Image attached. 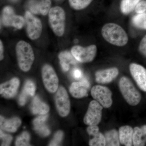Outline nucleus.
<instances>
[{"instance_id":"1","label":"nucleus","mask_w":146,"mask_h":146,"mask_svg":"<svg viewBox=\"0 0 146 146\" xmlns=\"http://www.w3.org/2000/svg\"><path fill=\"white\" fill-rule=\"evenodd\" d=\"M101 34L106 42L117 46H124L128 42V36L125 30L115 23L104 25L102 28Z\"/></svg>"},{"instance_id":"2","label":"nucleus","mask_w":146,"mask_h":146,"mask_svg":"<svg viewBox=\"0 0 146 146\" xmlns=\"http://www.w3.org/2000/svg\"><path fill=\"white\" fill-rule=\"evenodd\" d=\"M16 52L18 66L21 70L27 72L31 69L35 60V55L31 45L23 40L16 44Z\"/></svg>"},{"instance_id":"3","label":"nucleus","mask_w":146,"mask_h":146,"mask_svg":"<svg viewBox=\"0 0 146 146\" xmlns=\"http://www.w3.org/2000/svg\"><path fill=\"white\" fill-rule=\"evenodd\" d=\"M49 24L56 36H62L65 33L66 14L64 9L59 6L51 7L48 14Z\"/></svg>"},{"instance_id":"4","label":"nucleus","mask_w":146,"mask_h":146,"mask_svg":"<svg viewBox=\"0 0 146 146\" xmlns=\"http://www.w3.org/2000/svg\"><path fill=\"white\" fill-rule=\"evenodd\" d=\"M119 86L123 97L129 104L135 106L141 102V94L129 78L122 77L119 81Z\"/></svg>"},{"instance_id":"5","label":"nucleus","mask_w":146,"mask_h":146,"mask_svg":"<svg viewBox=\"0 0 146 146\" xmlns=\"http://www.w3.org/2000/svg\"><path fill=\"white\" fill-rule=\"evenodd\" d=\"M24 18L28 37L32 40L39 39L42 35L43 26L41 20L29 11L25 13Z\"/></svg>"},{"instance_id":"6","label":"nucleus","mask_w":146,"mask_h":146,"mask_svg":"<svg viewBox=\"0 0 146 146\" xmlns=\"http://www.w3.org/2000/svg\"><path fill=\"white\" fill-rule=\"evenodd\" d=\"M71 54L75 59L82 63H89L93 61L96 56L97 47L92 44L84 47L76 45L72 48Z\"/></svg>"},{"instance_id":"7","label":"nucleus","mask_w":146,"mask_h":146,"mask_svg":"<svg viewBox=\"0 0 146 146\" xmlns=\"http://www.w3.org/2000/svg\"><path fill=\"white\" fill-rule=\"evenodd\" d=\"M1 22L4 26L21 29L25 25V18L16 15L13 8L9 6L4 7L2 11Z\"/></svg>"},{"instance_id":"8","label":"nucleus","mask_w":146,"mask_h":146,"mask_svg":"<svg viewBox=\"0 0 146 146\" xmlns=\"http://www.w3.org/2000/svg\"><path fill=\"white\" fill-rule=\"evenodd\" d=\"M42 76L47 91L52 94L56 92L58 88L59 80L52 66L47 64L44 65L42 69Z\"/></svg>"},{"instance_id":"9","label":"nucleus","mask_w":146,"mask_h":146,"mask_svg":"<svg viewBox=\"0 0 146 146\" xmlns=\"http://www.w3.org/2000/svg\"><path fill=\"white\" fill-rule=\"evenodd\" d=\"M56 107L59 115L62 117L68 116L70 111V101L66 89L63 86L58 87L55 96Z\"/></svg>"},{"instance_id":"10","label":"nucleus","mask_w":146,"mask_h":146,"mask_svg":"<svg viewBox=\"0 0 146 146\" xmlns=\"http://www.w3.org/2000/svg\"><path fill=\"white\" fill-rule=\"evenodd\" d=\"M92 97L104 108H109L112 104V93L106 86L96 85L91 89Z\"/></svg>"},{"instance_id":"11","label":"nucleus","mask_w":146,"mask_h":146,"mask_svg":"<svg viewBox=\"0 0 146 146\" xmlns=\"http://www.w3.org/2000/svg\"><path fill=\"white\" fill-rule=\"evenodd\" d=\"M103 106L96 100L91 102L84 118V122L89 126L97 125L101 121Z\"/></svg>"},{"instance_id":"12","label":"nucleus","mask_w":146,"mask_h":146,"mask_svg":"<svg viewBox=\"0 0 146 146\" xmlns=\"http://www.w3.org/2000/svg\"><path fill=\"white\" fill-rule=\"evenodd\" d=\"M131 74L138 87L146 92V69L142 65L131 63L129 66Z\"/></svg>"},{"instance_id":"13","label":"nucleus","mask_w":146,"mask_h":146,"mask_svg":"<svg viewBox=\"0 0 146 146\" xmlns=\"http://www.w3.org/2000/svg\"><path fill=\"white\" fill-rule=\"evenodd\" d=\"M51 6V0H30L28 3L29 11L33 14L46 16Z\"/></svg>"},{"instance_id":"14","label":"nucleus","mask_w":146,"mask_h":146,"mask_svg":"<svg viewBox=\"0 0 146 146\" xmlns=\"http://www.w3.org/2000/svg\"><path fill=\"white\" fill-rule=\"evenodd\" d=\"M90 83L87 80H82L81 81L74 82L70 86V93L76 98H81L88 96V92L90 88Z\"/></svg>"},{"instance_id":"15","label":"nucleus","mask_w":146,"mask_h":146,"mask_svg":"<svg viewBox=\"0 0 146 146\" xmlns=\"http://www.w3.org/2000/svg\"><path fill=\"white\" fill-rule=\"evenodd\" d=\"M20 82L19 79L14 78L0 85V94L5 98H13L17 93Z\"/></svg>"},{"instance_id":"16","label":"nucleus","mask_w":146,"mask_h":146,"mask_svg":"<svg viewBox=\"0 0 146 146\" xmlns=\"http://www.w3.org/2000/svg\"><path fill=\"white\" fill-rule=\"evenodd\" d=\"M119 74V70L115 67L100 70L97 71L95 74L96 80L100 84L110 83L117 77Z\"/></svg>"},{"instance_id":"17","label":"nucleus","mask_w":146,"mask_h":146,"mask_svg":"<svg viewBox=\"0 0 146 146\" xmlns=\"http://www.w3.org/2000/svg\"><path fill=\"white\" fill-rule=\"evenodd\" d=\"M86 130L89 136L93 137L89 140V146H106V140L104 135L100 132L99 128L98 126H89L87 127Z\"/></svg>"},{"instance_id":"18","label":"nucleus","mask_w":146,"mask_h":146,"mask_svg":"<svg viewBox=\"0 0 146 146\" xmlns=\"http://www.w3.org/2000/svg\"><path fill=\"white\" fill-rule=\"evenodd\" d=\"M35 91L36 87L33 82L30 80L27 81L19 97V104L22 106L25 105L29 97L34 96L35 95Z\"/></svg>"},{"instance_id":"19","label":"nucleus","mask_w":146,"mask_h":146,"mask_svg":"<svg viewBox=\"0 0 146 146\" xmlns=\"http://www.w3.org/2000/svg\"><path fill=\"white\" fill-rule=\"evenodd\" d=\"M21 120L17 117L6 119L2 116L0 117L1 129L8 132L12 133L16 132L21 125Z\"/></svg>"},{"instance_id":"20","label":"nucleus","mask_w":146,"mask_h":146,"mask_svg":"<svg viewBox=\"0 0 146 146\" xmlns=\"http://www.w3.org/2000/svg\"><path fill=\"white\" fill-rule=\"evenodd\" d=\"M48 115H42L35 119L33 123L35 130L43 137L49 135L50 131L45 124L48 118Z\"/></svg>"},{"instance_id":"21","label":"nucleus","mask_w":146,"mask_h":146,"mask_svg":"<svg viewBox=\"0 0 146 146\" xmlns=\"http://www.w3.org/2000/svg\"><path fill=\"white\" fill-rule=\"evenodd\" d=\"M133 129L129 125L123 126L119 129L120 143L126 146L133 145Z\"/></svg>"},{"instance_id":"22","label":"nucleus","mask_w":146,"mask_h":146,"mask_svg":"<svg viewBox=\"0 0 146 146\" xmlns=\"http://www.w3.org/2000/svg\"><path fill=\"white\" fill-rule=\"evenodd\" d=\"M31 110L35 115H46L50 110L48 106L42 102L38 96H35L32 101Z\"/></svg>"},{"instance_id":"23","label":"nucleus","mask_w":146,"mask_h":146,"mask_svg":"<svg viewBox=\"0 0 146 146\" xmlns=\"http://www.w3.org/2000/svg\"><path fill=\"white\" fill-rule=\"evenodd\" d=\"M146 143V125L133 129V144L134 146H145Z\"/></svg>"},{"instance_id":"24","label":"nucleus","mask_w":146,"mask_h":146,"mask_svg":"<svg viewBox=\"0 0 146 146\" xmlns=\"http://www.w3.org/2000/svg\"><path fill=\"white\" fill-rule=\"evenodd\" d=\"M106 140V146H119L120 141L119 133L116 129L108 131L104 134Z\"/></svg>"},{"instance_id":"25","label":"nucleus","mask_w":146,"mask_h":146,"mask_svg":"<svg viewBox=\"0 0 146 146\" xmlns=\"http://www.w3.org/2000/svg\"><path fill=\"white\" fill-rule=\"evenodd\" d=\"M141 0H122L120 9L123 14H129L135 9L136 6Z\"/></svg>"},{"instance_id":"26","label":"nucleus","mask_w":146,"mask_h":146,"mask_svg":"<svg viewBox=\"0 0 146 146\" xmlns=\"http://www.w3.org/2000/svg\"><path fill=\"white\" fill-rule=\"evenodd\" d=\"M94 0H69L70 6L76 10H81L90 5Z\"/></svg>"},{"instance_id":"27","label":"nucleus","mask_w":146,"mask_h":146,"mask_svg":"<svg viewBox=\"0 0 146 146\" xmlns=\"http://www.w3.org/2000/svg\"><path fill=\"white\" fill-rule=\"evenodd\" d=\"M132 23L136 27L146 30V13L137 14L133 16Z\"/></svg>"},{"instance_id":"28","label":"nucleus","mask_w":146,"mask_h":146,"mask_svg":"<svg viewBox=\"0 0 146 146\" xmlns=\"http://www.w3.org/2000/svg\"><path fill=\"white\" fill-rule=\"evenodd\" d=\"M30 136L28 132L24 131L16 138L15 145L16 146H31L29 142Z\"/></svg>"},{"instance_id":"29","label":"nucleus","mask_w":146,"mask_h":146,"mask_svg":"<svg viewBox=\"0 0 146 146\" xmlns=\"http://www.w3.org/2000/svg\"><path fill=\"white\" fill-rule=\"evenodd\" d=\"M63 132L61 131H58L54 134L53 139L52 140L49 146H58L63 139Z\"/></svg>"},{"instance_id":"30","label":"nucleus","mask_w":146,"mask_h":146,"mask_svg":"<svg viewBox=\"0 0 146 146\" xmlns=\"http://www.w3.org/2000/svg\"><path fill=\"white\" fill-rule=\"evenodd\" d=\"M0 136H1V139H2L3 141L1 146H9L13 139L12 136L9 134H4L2 131L1 129Z\"/></svg>"},{"instance_id":"31","label":"nucleus","mask_w":146,"mask_h":146,"mask_svg":"<svg viewBox=\"0 0 146 146\" xmlns=\"http://www.w3.org/2000/svg\"><path fill=\"white\" fill-rule=\"evenodd\" d=\"M135 10L137 14L146 13V1H141L138 3L135 7Z\"/></svg>"},{"instance_id":"32","label":"nucleus","mask_w":146,"mask_h":146,"mask_svg":"<svg viewBox=\"0 0 146 146\" xmlns=\"http://www.w3.org/2000/svg\"><path fill=\"white\" fill-rule=\"evenodd\" d=\"M138 50L141 54L146 57V35L141 39L138 47Z\"/></svg>"},{"instance_id":"33","label":"nucleus","mask_w":146,"mask_h":146,"mask_svg":"<svg viewBox=\"0 0 146 146\" xmlns=\"http://www.w3.org/2000/svg\"><path fill=\"white\" fill-rule=\"evenodd\" d=\"M73 76L76 78H79L82 76V72L78 69H76L73 72Z\"/></svg>"},{"instance_id":"34","label":"nucleus","mask_w":146,"mask_h":146,"mask_svg":"<svg viewBox=\"0 0 146 146\" xmlns=\"http://www.w3.org/2000/svg\"><path fill=\"white\" fill-rule=\"evenodd\" d=\"M4 46L1 40L0 41V60H3L4 58Z\"/></svg>"}]
</instances>
